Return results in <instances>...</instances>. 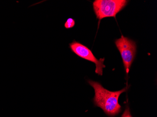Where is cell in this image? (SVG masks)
<instances>
[{
  "mask_svg": "<svg viewBox=\"0 0 157 117\" xmlns=\"http://www.w3.org/2000/svg\"><path fill=\"white\" fill-rule=\"evenodd\" d=\"M88 83L95 90L94 102L96 106L100 107L110 116H115L121 112V106L118 100L121 94L127 90V87L119 91H111L97 82L89 80Z\"/></svg>",
  "mask_w": 157,
  "mask_h": 117,
  "instance_id": "obj_1",
  "label": "cell"
},
{
  "mask_svg": "<svg viewBox=\"0 0 157 117\" xmlns=\"http://www.w3.org/2000/svg\"><path fill=\"white\" fill-rule=\"evenodd\" d=\"M127 0H95L93 7L97 18L116 17L117 14L127 6Z\"/></svg>",
  "mask_w": 157,
  "mask_h": 117,
  "instance_id": "obj_2",
  "label": "cell"
},
{
  "mask_svg": "<svg viewBox=\"0 0 157 117\" xmlns=\"http://www.w3.org/2000/svg\"><path fill=\"white\" fill-rule=\"evenodd\" d=\"M115 45L121 53L127 74L136 55V45L134 40L122 35L115 41Z\"/></svg>",
  "mask_w": 157,
  "mask_h": 117,
  "instance_id": "obj_3",
  "label": "cell"
},
{
  "mask_svg": "<svg viewBox=\"0 0 157 117\" xmlns=\"http://www.w3.org/2000/svg\"><path fill=\"white\" fill-rule=\"evenodd\" d=\"M69 47L72 52L78 57L95 63L96 66L95 70L96 74L98 75H103V68H105V66L104 64L105 58H101L98 60L94 56L91 50L87 46L75 40L70 44Z\"/></svg>",
  "mask_w": 157,
  "mask_h": 117,
  "instance_id": "obj_4",
  "label": "cell"
},
{
  "mask_svg": "<svg viewBox=\"0 0 157 117\" xmlns=\"http://www.w3.org/2000/svg\"><path fill=\"white\" fill-rule=\"evenodd\" d=\"M75 21L73 18H69L67 19V21L64 24L65 28L67 29H71L75 26Z\"/></svg>",
  "mask_w": 157,
  "mask_h": 117,
  "instance_id": "obj_5",
  "label": "cell"
},
{
  "mask_svg": "<svg viewBox=\"0 0 157 117\" xmlns=\"http://www.w3.org/2000/svg\"><path fill=\"white\" fill-rule=\"evenodd\" d=\"M121 117H132L131 116V114H130L129 107H127Z\"/></svg>",
  "mask_w": 157,
  "mask_h": 117,
  "instance_id": "obj_6",
  "label": "cell"
}]
</instances>
